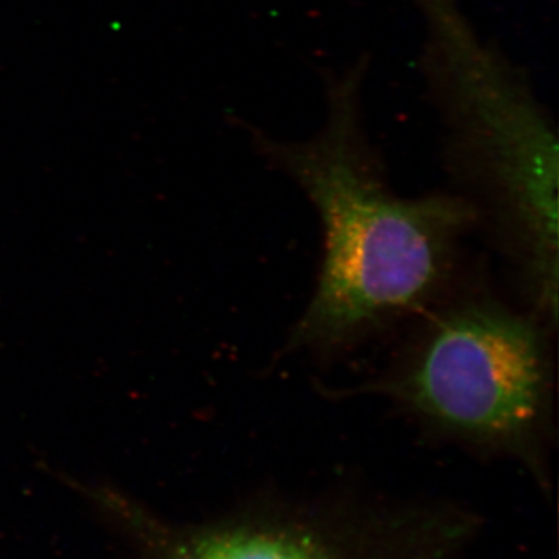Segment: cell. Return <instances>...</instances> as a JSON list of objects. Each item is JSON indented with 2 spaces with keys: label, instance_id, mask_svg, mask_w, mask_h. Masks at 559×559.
Returning a JSON list of instances; mask_svg holds the SVG:
<instances>
[{
  "label": "cell",
  "instance_id": "1",
  "mask_svg": "<svg viewBox=\"0 0 559 559\" xmlns=\"http://www.w3.org/2000/svg\"><path fill=\"white\" fill-rule=\"evenodd\" d=\"M366 70L359 61L326 79L325 120L312 138L253 134L322 226L318 280L285 353L336 355L433 307L454 274L460 241L481 219L465 194L393 193L364 124Z\"/></svg>",
  "mask_w": 559,
  "mask_h": 559
},
{
  "label": "cell",
  "instance_id": "2",
  "mask_svg": "<svg viewBox=\"0 0 559 559\" xmlns=\"http://www.w3.org/2000/svg\"><path fill=\"white\" fill-rule=\"evenodd\" d=\"M418 3L452 170L491 221L528 307L557 314L558 143L546 112L455 0Z\"/></svg>",
  "mask_w": 559,
  "mask_h": 559
},
{
  "label": "cell",
  "instance_id": "3",
  "mask_svg": "<svg viewBox=\"0 0 559 559\" xmlns=\"http://www.w3.org/2000/svg\"><path fill=\"white\" fill-rule=\"evenodd\" d=\"M549 325L473 290L430 312L399 358L330 396H380L425 432L516 460L549 484L555 371Z\"/></svg>",
  "mask_w": 559,
  "mask_h": 559
},
{
  "label": "cell",
  "instance_id": "4",
  "mask_svg": "<svg viewBox=\"0 0 559 559\" xmlns=\"http://www.w3.org/2000/svg\"><path fill=\"white\" fill-rule=\"evenodd\" d=\"M469 528L451 510L274 506L187 539L168 559H454Z\"/></svg>",
  "mask_w": 559,
  "mask_h": 559
}]
</instances>
